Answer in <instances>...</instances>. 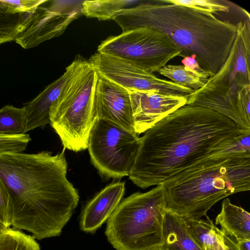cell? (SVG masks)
Segmentation results:
<instances>
[{"label": "cell", "mask_w": 250, "mask_h": 250, "mask_svg": "<svg viewBox=\"0 0 250 250\" xmlns=\"http://www.w3.org/2000/svg\"><path fill=\"white\" fill-rule=\"evenodd\" d=\"M244 129L215 111L185 105L140 137L129 179L142 188L162 184L229 148Z\"/></svg>", "instance_id": "6da1fadb"}, {"label": "cell", "mask_w": 250, "mask_h": 250, "mask_svg": "<svg viewBox=\"0 0 250 250\" xmlns=\"http://www.w3.org/2000/svg\"><path fill=\"white\" fill-rule=\"evenodd\" d=\"M64 149L55 155L0 152V178L11 196V226L39 240L59 236L79 201L66 177Z\"/></svg>", "instance_id": "7a4b0ae2"}, {"label": "cell", "mask_w": 250, "mask_h": 250, "mask_svg": "<svg viewBox=\"0 0 250 250\" xmlns=\"http://www.w3.org/2000/svg\"><path fill=\"white\" fill-rule=\"evenodd\" d=\"M157 2L125 9L112 20L123 32L143 27L161 31L180 50V56L196 57L201 67L214 75L229 56L236 36V25L209 13Z\"/></svg>", "instance_id": "3957f363"}, {"label": "cell", "mask_w": 250, "mask_h": 250, "mask_svg": "<svg viewBox=\"0 0 250 250\" xmlns=\"http://www.w3.org/2000/svg\"><path fill=\"white\" fill-rule=\"evenodd\" d=\"M162 184L167 210L199 219L220 200L250 189V156L214 154Z\"/></svg>", "instance_id": "277c9868"}, {"label": "cell", "mask_w": 250, "mask_h": 250, "mask_svg": "<svg viewBox=\"0 0 250 250\" xmlns=\"http://www.w3.org/2000/svg\"><path fill=\"white\" fill-rule=\"evenodd\" d=\"M250 19L237 23L229 56L201 88L187 96L186 105L215 111L250 129Z\"/></svg>", "instance_id": "5b68a950"}, {"label": "cell", "mask_w": 250, "mask_h": 250, "mask_svg": "<svg viewBox=\"0 0 250 250\" xmlns=\"http://www.w3.org/2000/svg\"><path fill=\"white\" fill-rule=\"evenodd\" d=\"M165 187L157 186L122 200L107 219L105 234L116 250H151L163 245Z\"/></svg>", "instance_id": "8992f818"}, {"label": "cell", "mask_w": 250, "mask_h": 250, "mask_svg": "<svg viewBox=\"0 0 250 250\" xmlns=\"http://www.w3.org/2000/svg\"><path fill=\"white\" fill-rule=\"evenodd\" d=\"M57 99L52 104L50 125L63 148L75 152L88 147L94 124V92L98 74L88 61L77 58Z\"/></svg>", "instance_id": "52a82bcc"}, {"label": "cell", "mask_w": 250, "mask_h": 250, "mask_svg": "<svg viewBox=\"0 0 250 250\" xmlns=\"http://www.w3.org/2000/svg\"><path fill=\"white\" fill-rule=\"evenodd\" d=\"M140 140L134 132L111 121L96 119L89 137L90 160L100 174L118 179L128 176Z\"/></svg>", "instance_id": "ba28073f"}, {"label": "cell", "mask_w": 250, "mask_h": 250, "mask_svg": "<svg viewBox=\"0 0 250 250\" xmlns=\"http://www.w3.org/2000/svg\"><path fill=\"white\" fill-rule=\"evenodd\" d=\"M97 51L126 60L153 73L181 54L165 34L147 27L110 36L101 43Z\"/></svg>", "instance_id": "9c48e42d"}, {"label": "cell", "mask_w": 250, "mask_h": 250, "mask_svg": "<svg viewBox=\"0 0 250 250\" xmlns=\"http://www.w3.org/2000/svg\"><path fill=\"white\" fill-rule=\"evenodd\" d=\"M88 61L99 75L128 91L156 90L163 94L188 96L193 91L159 78L153 73L114 56L97 52Z\"/></svg>", "instance_id": "30bf717a"}, {"label": "cell", "mask_w": 250, "mask_h": 250, "mask_svg": "<svg viewBox=\"0 0 250 250\" xmlns=\"http://www.w3.org/2000/svg\"><path fill=\"white\" fill-rule=\"evenodd\" d=\"M73 2L45 0L31 14L16 42L28 49L62 35L81 13L73 8Z\"/></svg>", "instance_id": "8fae6325"}, {"label": "cell", "mask_w": 250, "mask_h": 250, "mask_svg": "<svg viewBox=\"0 0 250 250\" xmlns=\"http://www.w3.org/2000/svg\"><path fill=\"white\" fill-rule=\"evenodd\" d=\"M129 93L134 131L138 136L187 102V96L163 94L156 90Z\"/></svg>", "instance_id": "7c38bea8"}, {"label": "cell", "mask_w": 250, "mask_h": 250, "mask_svg": "<svg viewBox=\"0 0 250 250\" xmlns=\"http://www.w3.org/2000/svg\"><path fill=\"white\" fill-rule=\"evenodd\" d=\"M96 119L111 121L134 132L129 91L98 74L93 106Z\"/></svg>", "instance_id": "4fadbf2b"}, {"label": "cell", "mask_w": 250, "mask_h": 250, "mask_svg": "<svg viewBox=\"0 0 250 250\" xmlns=\"http://www.w3.org/2000/svg\"><path fill=\"white\" fill-rule=\"evenodd\" d=\"M125 183H111L91 199L83 208L80 217L81 229L86 233L95 232L109 218L122 200Z\"/></svg>", "instance_id": "5bb4252c"}, {"label": "cell", "mask_w": 250, "mask_h": 250, "mask_svg": "<svg viewBox=\"0 0 250 250\" xmlns=\"http://www.w3.org/2000/svg\"><path fill=\"white\" fill-rule=\"evenodd\" d=\"M71 63L59 79L48 85L42 91L23 107L26 115L25 133L50 123L49 112L53 103L57 99L71 71Z\"/></svg>", "instance_id": "9a60e30c"}, {"label": "cell", "mask_w": 250, "mask_h": 250, "mask_svg": "<svg viewBox=\"0 0 250 250\" xmlns=\"http://www.w3.org/2000/svg\"><path fill=\"white\" fill-rule=\"evenodd\" d=\"M37 5L36 0H0V44L15 41Z\"/></svg>", "instance_id": "2e32d148"}, {"label": "cell", "mask_w": 250, "mask_h": 250, "mask_svg": "<svg viewBox=\"0 0 250 250\" xmlns=\"http://www.w3.org/2000/svg\"><path fill=\"white\" fill-rule=\"evenodd\" d=\"M215 225L236 241L250 240V214L242 208L232 204L227 198L222 203L220 212L215 219Z\"/></svg>", "instance_id": "e0dca14e"}, {"label": "cell", "mask_w": 250, "mask_h": 250, "mask_svg": "<svg viewBox=\"0 0 250 250\" xmlns=\"http://www.w3.org/2000/svg\"><path fill=\"white\" fill-rule=\"evenodd\" d=\"M162 237L164 250H203L190 236L182 217L167 209Z\"/></svg>", "instance_id": "ac0fdd59"}, {"label": "cell", "mask_w": 250, "mask_h": 250, "mask_svg": "<svg viewBox=\"0 0 250 250\" xmlns=\"http://www.w3.org/2000/svg\"><path fill=\"white\" fill-rule=\"evenodd\" d=\"M182 218L190 236L203 250L207 248L217 250L225 247L231 239L208 217L206 220Z\"/></svg>", "instance_id": "d6986e66"}, {"label": "cell", "mask_w": 250, "mask_h": 250, "mask_svg": "<svg viewBox=\"0 0 250 250\" xmlns=\"http://www.w3.org/2000/svg\"><path fill=\"white\" fill-rule=\"evenodd\" d=\"M157 72L173 83L193 90L201 88L213 76L208 72H195L182 65L167 64Z\"/></svg>", "instance_id": "ffe728a7"}, {"label": "cell", "mask_w": 250, "mask_h": 250, "mask_svg": "<svg viewBox=\"0 0 250 250\" xmlns=\"http://www.w3.org/2000/svg\"><path fill=\"white\" fill-rule=\"evenodd\" d=\"M139 2L140 0H84L81 13L87 17L97 18L100 21L112 20L120 11Z\"/></svg>", "instance_id": "44dd1931"}, {"label": "cell", "mask_w": 250, "mask_h": 250, "mask_svg": "<svg viewBox=\"0 0 250 250\" xmlns=\"http://www.w3.org/2000/svg\"><path fill=\"white\" fill-rule=\"evenodd\" d=\"M24 108L6 105L0 109V135L14 136L25 134Z\"/></svg>", "instance_id": "7402d4cb"}, {"label": "cell", "mask_w": 250, "mask_h": 250, "mask_svg": "<svg viewBox=\"0 0 250 250\" xmlns=\"http://www.w3.org/2000/svg\"><path fill=\"white\" fill-rule=\"evenodd\" d=\"M0 250H41L33 236L5 228L0 231Z\"/></svg>", "instance_id": "603a6c76"}, {"label": "cell", "mask_w": 250, "mask_h": 250, "mask_svg": "<svg viewBox=\"0 0 250 250\" xmlns=\"http://www.w3.org/2000/svg\"><path fill=\"white\" fill-rule=\"evenodd\" d=\"M165 3L188 7L197 10L211 14L219 12H229V7L218 0H160Z\"/></svg>", "instance_id": "cb8c5ba5"}, {"label": "cell", "mask_w": 250, "mask_h": 250, "mask_svg": "<svg viewBox=\"0 0 250 250\" xmlns=\"http://www.w3.org/2000/svg\"><path fill=\"white\" fill-rule=\"evenodd\" d=\"M30 135L24 134L19 135H0V152H22L31 141Z\"/></svg>", "instance_id": "d4e9b609"}, {"label": "cell", "mask_w": 250, "mask_h": 250, "mask_svg": "<svg viewBox=\"0 0 250 250\" xmlns=\"http://www.w3.org/2000/svg\"><path fill=\"white\" fill-rule=\"evenodd\" d=\"M12 204L10 192L0 178V223L5 228L11 226Z\"/></svg>", "instance_id": "484cf974"}, {"label": "cell", "mask_w": 250, "mask_h": 250, "mask_svg": "<svg viewBox=\"0 0 250 250\" xmlns=\"http://www.w3.org/2000/svg\"><path fill=\"white\" fill-rule=\"evenodd\" d=\"M182 62L186 67L188 68L195 72H204V70L200 65L195 56H187L184 57Z\"/></svg>", "instance_id": "4316f807"}, {"label": "cell", "mask_w": 250, "mask_h": 250, "mask_svg": "<svg viewBox=\"0 0 250 250\" xmlns=\"http://www.w3.org/2000/svg\"><path fill=\"white\" fill-rule=\"evenodd\" d=\"M237 250H250V240L244 239L236 242Z\"/></svg>", "instance_id": "83f0119b"}, {"label": "cell", "mask_w": 250, "mask_h": 250, "mask_svg": "<svg viewBox=\"0 0 250 250\" xmlns=\"http://www.w3.org/2000/svg\"><path fill=\"white\" fill-rule=\"evenodd\" d=\"M236 241L232 239L225 247L221 248L217 250L207 248L205 250H237L236 246Z\"/></svg>", "instance_id": "f1b7e54d"}, {"label": "cell", "mask_w": 250, "mask_h": 250, "mask_svg": "<svg viewBox=\"0 0 250 250\" xmlns=\"http://www.w3.org/2000/svg\"><path fill=\"white\" fill-rule=\"evenodd\" d=\"M4 228L5 227L1 223H0V231Z\"/></svg>", "instance_id": "f546056e"}, {"label": "cell", "mask_w": 250, "mask_h": 250, "mask_svg": "<svg viewBox=\"0 0 250 250\" xmlns=\"http://www.w3.org/2000/svg\"><path fill=\"white\" fill-rule=\"evenodd\" d=\"M151 250H164L162 247H159L158 248H156Z\"/></svg>", "instance_id": "4dcf8cb0"}]
</instances>
